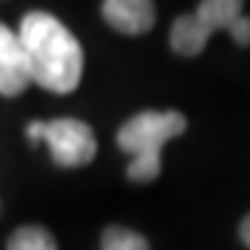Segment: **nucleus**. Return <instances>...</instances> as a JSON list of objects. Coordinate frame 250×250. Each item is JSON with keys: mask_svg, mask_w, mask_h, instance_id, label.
<instances>
[{"mask_svg": "<svg viewBox=\"0 0 250 250\" xmlns=\"http://www.w3.org/2000/svg\"><path fill=\"white\" fill-rule=\"evenodd\" d=\"M17 36L34 83L53 95H70L81 83L83 50L62 20L47 11H28Z\"/></svg>", "mask_w": 250, "mask_h": 250, "instance_id": "obj_1", "label": "nucleus"}, {"mask_svg": "<svg viewBox=\"0 0 250 250\" xmlns=\"http://www.w3.org/2000/svg\"><path fill=\"white\" fill-rule=\"evenodd\" d=\"M187 131V117L181 111H139L117 131L120 150L131 156L128 178L136 184H150L161 172L164 145Z\"/></svg>", "mask_w": 250, "mask_h": 250, "instance_id": "obj_2", "label": "nucleus"}, {"mask_svg": "<svg viewBox=\"0 0 250 250\" xmlns=\"http://www.w3.org/2000/svg\"><path fill=\"white\" fill-rule=\"evenodd\" d=\"M239 0H203L192 14H181L175 17L170 28V47L178 56H197L206 47L217 31H231V25L242 17Z\"/></svg>", "mask_w": 250, "mask_h": 250, "instance_id": "obj_3", "label": "nucleus"}, {"mask_svg": "<svg viewBox=\"0 0 250 250\" xmlns=\"http://www.w3.org/2000/svg\"><path fill=\"white\" fill-rule=\"evenodd\" d=\"M42 142L50 147V156L59 167H86L98 153V139L92 128L75 117L45 123Z\"/></svg>", "mask_w": 250, "mask_h": 250, "instance_id": "obj_4", "label": "nucleus"}, {"mask_svg": "<svg viewBox=\"0 0 250 250\" xmlns=\"http://www.w3.org/2000/svg\"><path fill=\"white\" fill-rule=\"evenodd\" d=\"M28 83H31V72L20 36L0 22V95L17 98L28 89Z\"/></svg>", "mask_w": 250, "mask_h": 250, "instance_id": "obj_5", "label": "nucleus"}, {"mask_svg": "<svg viewBox=\"0 0 250 250\" xmlns=\"http://www.w3.org/2000/svg\"><path fill=\"white\" fill-rule=\"evenodd\" d=\"M100 11L108 25L125 36L147 34L156 22V6L147 0H106Z\"/></svg>", "mask_w": 250, "mask_h": 250, "instance_id": "obj_6", "label": "nucleus"}, {"mask_svg": "<svg viewBox=\"0 0 250 250\" xmlns=\"http://www.w3.org/2000/svg\"><path fill=\"white\" fill-rule=\"evenodd\" d=\"M6 250H59L56 248L53 233L39 228V225H25L11 233Z\"/></svg>", "mask_w": 250, "mask_h": 250, "instance_id": "obj_7", "label": "nucleus"}, {"mask_svg": "<svg viewBox=\"0 0 250 250\" xmlns=\"http://www.w3.org/2000/svg\"><path fill=\"white\" fill-rule=\"evenodd\" d=\"M100 250H150V245H147L142 233L128 231L123 225H111V228L103 231Z\"/></svg>", "mask_w": 250, "mask_h": 250, "instance_id": "obj_8", "label": "nucleus"}, {"mask_svg": "<svg viewBox=\"0 0 250 250\" xmlns=\"http://www.w3.org/2000/svg\"><path fill=\"white\" fill-rule=\"evenodd\" d=\"M228 34L233 36V42H236V45H242V47L250 45V17H245V14H242V17L231 25V31H228Z\"/></svg>", "mask_w": 250, "mask_h": 250, "instance_id": "obj_9", "label": "nucleus"}, {"mask_svg": "<svg viewBox=\"0 0 250 250\" xmlns=\"http://www.w3.org/2000/svg\"><path fill=\"white\" fill-rule=\"evenodd\" d=\"M25 134H28V139H31V142H39V139H42V134H45V123H28Z\"/></svg>", "mask_w": 250, "mask_h": 250, "instance_id": "obj_10", "label": "nucleus"}, {"mask_svg": "<svg viewBox=\"0 0 250 250\" xmlns=\"http://www.w3.org/2000/svg\"><path fill=\"white\" fill-rule=\"evenodd\" d=\"M239 236H242V242H245V245L250 248V214L245 217V220H242V225H239Z\"/></svg>", "mask_w": 250, "mask_h": 250, "instance_id": "obj_11", "label": "nucleus"}]
</instances>
